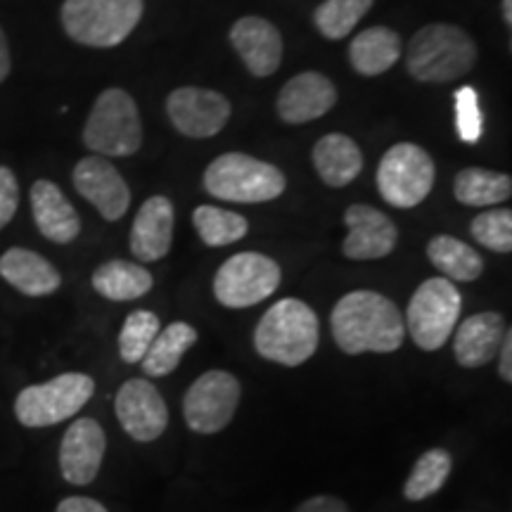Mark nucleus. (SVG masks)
<instances>
[{"label": "nucleus", "mask_w": 512, "mask_h": 512, "mask_svg": "<svg viewBox=\"0 0 512 512\" xmlns=\"http://www.w3.org/2000/svg\"><path fill=\"white\" fill-rule=\"evenodd\" d=\"M330 330L337 347L349 356L394 354L406 339L399 306L373 290L344 294L330 313Z\"/></svg>", "instance_id": "nucleus-1"}, {"label": "nucleus", "mask_w": 512, "mask_h": 512, "mask_svg": "<svg viewBox=\"0 0 512 512\" xmlns=\"http://www.w3.org/2000/svg\"><path fill=\"white\" fill-rule=\"evenodd\" d=\"M318 316L302 299H280L264 313L254 330V349L278 366H304L318 351Z\"/></svg>", "instance_id": "nucleus-2"}, {"label": "nucleus", "mask_w": 512, "mask_h": 512, "mask_svg": "<svg viewBox=\"0 0 512 512\" xmlns=\"http://www.w3.org/2000/svg\"><path fill=\"white\" fill-rule=\"evenodd\" d=\"M477 64V46L456 24H427L408 43L406 69L425 83H448Z\"/></svg>", "instance_id": "nucleus-3"}, {"label": "nucleus", "mask_w": 512, "mask_h": 512, "mask_svg": "<svg viewBox=\"0 0 512 512\" xmlns=\"http://www.w3.org/2000/svg\"><path fill=\"white\" fill-rule=\"evenodd\" d=\"M62 27L81 46L114 48L143 17V0H64Z\"/></svg>", "instance_id": "nucleus-4"}, {"label": "nucleus", "mask_w": 512, "mask_h": 512, "mask_svg": "<svg viewBox=\"0 0 512 512\" xmlns=\"http://www.w3.org/2000/svg\"><path fill=\"white\" fill-rule=\"evenodd\" d=\"M287 188L283 171L242 152H228L204 171V190L223 202L259 204L278 200Z\"/></svg>", "instance_id": "nucleus-5"}, {"label": "nucleus", "mask_w": 512, "mask_h": 512, "mask_svg": "<svg viewBox=\"0 0 512 512\" xmlns=\"http://www.w3.org/2000/svg\"><path fill=\"white\" fill-rule=\"evenodd\" d=\"M83 143L98 157L136 155L143 145L136 100L121 88L102 91L83 126Z\"/></svg>", "instance_id": "nucleus-6"}, {"label": "nucleus", "mask_w": 512, "mask_h": 512, "mask_svg": "<svg viewBox=\"0 0 512 512\" xmlns=\"http://www.w3.org/2000/svg\"><path fill=\"white\" fill-rule=\"evenodd\" d=\"M460 309L463 297L458 287L448 278H430L413 292L403 323L422 351H437L460 323Z\"/></svg>", "instance_id": "nucleus-7"}, {"label": "nucleus", "mask_w": 512, "mask_h": 512, "mask_svg": "<svg viewBox=\"0 0 512 512\" xmlns=\"http://www.w3.org/2000/svg\"><path fill=\"white\" fill-rule=\"evenodd\" d=\"M95 380L86 373H64L43 384L22 389L15 401V415L24 427H53L76 413L91 401Z\"/></svg>", "instance_id": "nucleus-8"}, {"label": "nucleus", "mask_w": 512, "mask_h": 512, "mask_svg": "<svg viewBox=\"0 0 512 512\" xmlns=\"http://www.w3.org/2000/svg\"><path fill=\"white\" fill-rule=\"evenodd\" d=\"M434 185V162L427 150L399 143L384 152L377 166V190L389 207L413 209L427 200Z\"/></svg>", "instance_id": "nucleus-9"}, {"label": "nucleus", "mask_w": 512, "mask_h": 512, "mask_svg": "<svg viewBox=\"0 0 512 512\" xmlns=\"http://www.w3.org/2000/svg\"><path fill=\"white\" fill-rule=\"evenodd\" d=\"M280 287V266L271 256L259 252H240L216 271L214 297L228 309H247Z\"/></svg>", "instance_id": "nucleus-10"}, {"label": "nucleus", "mask_w": 512, "mask_h": 512, "mask_svg": "<svg viewBox=\"0 0 512 512\" xmlns=\"http://www.w3.org/2000/svg\"><path fill=\"white\" fill-rule=\"evenodd\" d=\"M240 380L226 370H209L190 384L183 415L192 432L216 434L233 422L240 406Z\"/></svg>", "instance_id": "nucleus-11"}, {"label": "nucleus", "mask_w": 512, "mask_h": 512, "mask_svg": "<svg viewBox=\"0 0 512 512\" xmlns=\"http://www.w3.org/2000/svg\"><path fill=\"white\" fill-rule=\"evenodd\" d=\"M117 420L128 437L140 444H150L162 437L169 427V408L159 389L145 377H131L119 387L114 399Z\"/></svg>", "instance_id": "nucleus-12"}, {"label": "nucleus", "mask_w": 512, "mask_h": 512, "mask_svg": "<svg viewBox=\"0 0 512 512\" xmlns=\"http://www.w3.org/2000/svg\"><path fill=\"white\" fill-rule=\"evenodd\" d=\"M230 112L233 107L228 98L209 91V88H176L166 100V114H169L171 124L188 138L216 136L228 124Z\"/></svg>", "instance_id": "nucleus-13"}, {"label": "nucleus", "mask_w": 512, "mask_h": 512, "mask_svg": "<svg viewBox=\"0 0 512 512\" xmlns=\"http://www.w3.org/2000/svg\"><path fill=\"white\" fill-rule=\"evenodd\" d=\"M344 226H347V240L342 252L351 261L384 259L394 252L399 240V230L392 219L368 204H351L344 211Z\"/></svg>", "instance_id": "nucleus-14"}, {"label": "nucleus", "mask_w": 512, "mask_h": 512, "mask_svg": "<svg viewBox=\"0 0 512 512\" xmlns=\"http://www.w3.org/2000/svg\"><path fill=\"white\" fill-rule=\"evenodd\" d=\"M74 188L105 221H119L131 204V190L114 166L102 157H86L74 169Z\"/></svg>", "instance_id": "nucleus-15"}, {"label": "nucleus", "mask_w": 512, "mask_h": 512, "mask_svg": "<svg viewBox=\"0 0 512 512\" xmlns=\"http://www.w3.org/2000/svg\"><path fill=\"white\" fill-rule=\"evenodd\" d=\"M105 451L107 437L98 420L79 418L72 422L60 444L62 477L74 486H88L98 477Z\"/></svg>", "instance_id": "nucleus-16"}, {"label": "nucleus", "mask_w": 512, "mask_h": 512, "mask_svg": "<svg viewBox=\"0 0 512 512\" xmlns=\"http://www.w3.org/2000/svg\"><path fill=\"white\" fill-rule=\"evenodd\" d=\"M335 102L337 91L328 76L304 72L285 83L275 107H278L280 119L287 124H306V121L328 114L335 107Z\"/></svg>", "instance_id": "nucleus-17"}, {"label": "nucleus", "mask_w": 512, "mask_h": 512, "mask_svg": "<svg viewBox=\"0 0 512 512\" xmlns=\"http://www.w3.org/2000/svg\"><path fill=\"white\" fill-rule=\"evenodd\" d=\"M230 41L249 74L271 76L283 62V38L264 17H242L230 29Z\"/></svg>", "instance_id": "nucleus-18"}, {"label": "nucleus", "mask_w": 512, "mask_h": 512, "mask_svg": "<svg viewBox=\"0 0 512 512\" xmlns=\"http://www.w3.org/2000/svg\"><path fill=\"white\" fill-rule=\"evenodd\" d=\"M174 204L169 197L155 195L138 209L131 228V254L140 264L164 259L174 242Z\"/></svg>", "instance_id": "nucleus-19"}, {"label": "nucleus", "mask_w": 512, "mask_h": 512, "mask_svg": "<svg viewBox=\"0 0 512 512\" xmlns=\"http://www.w3.org/2000/svg\"><path fill=\"white\" fill-rule=\"evenodd\" d=\"M505 320L501 313L484 311L465 318L453 330V354L463 368H482L494 361L503 344Z\"/></svg>", "instance_id": "nucleus-20"}, {"label": "nucleus", "mask_w": 512, "mask_h": 512, "mask_svg": "<svg viewBox=\"0 0 512 512\" xmlns=\"http://www.w3.org/2000/svg\"><path fill=\"white\" fill-rule=\"evenodd\" d=\"M31 211L38 233L55 245H69L79 238L81 219L53 181H36L31 188Z\"/></svg>", "instance_id": "nucleus-21"}, {"label": "nucleus", "mask_w": 512, "mask_h": 512, "mask_svg": "<svg viewBox=\"0 0 512 512\" xmlns=\"http://www.w3.org/2000/svg\"><path fill=\"white\" fill-rule=\"evenodd\" d=\"M0 278L27 297H48L60 290L62 275L41 254L12 247L0 256Z\"/></svg>", "instance_id": "nucleus-22"}, {"label": "nucleus", "mask_w": 512, "mask_h": 512, "mask_svg": "<svg viewBox=\"0 0 512 512\" xmlns=\"http://www.w3.org/2000/svg\"><path fill=\"white\" fill-rule=\"evenodd\" d=\"M313 166H316L320 181L330 188H344L363 169V152L344 133L323 136L313 147Z\"/></svg>", "instance_id": "nucleus-23"}, {"label": "nucleus", "mask_w": 512, "mask_h": 512, "mask_svg": "<svg viewBox=\"0 0 512 512\" xmlns=\"http://www.w3.org/2000/svg\"><path fill=\"white\" fill-rule=\"evenodd\" d=\"M401 48V36L396 31L387 27H370L351 41V67L363 76H380L399 62Z\"/></svg>", "instance_id": "nucleus-24"}, {"label": "nucleus", "mask_w": 512, "mask_h": 512, "mask_svg": "<svg viewBox=\"0 0 512 512\" xmlns=\"http://www.w3.org/2000/svg\"><path fill=\"white\" fill-rule=\"evenodd\" d=\"M93 290L110 302H133L152 290V273L133 261L114 259L95 268Z\"/></svg>", "instance_id": "nucleus-25"}, {"label": "nucleus", "mask_w": 512, "mask_h": 512, "mask_svg": "<svg viewBox=\"0 0 512 512\" xmlns=\"http://www.w3.org/2000/svg\"><path fill=\"white\" fill-rule=\"evenodd\" d=\"M197 330L190 323L176 320L169 323L164 330H159L155 342L150 344L147 354L143 356V375L145 377H166L171 375L181 363L185 351L195 347L197 342Z\"/></svg>", "instance_id": "nucleus-26"}, {"label": "nucleus", "mask_w": 512, "mask_h": 512, "mask_svg": "<svg viewBox=\"0 0 512 512\" xmlns=\"http://www.w3.org/2000/svg\"><path fill=\"white\" fill-rule=\"evenodd\" d=\"M427 256L432 266L444 273V278L456 283H472L484 271V259L477 249L451 235H434L427 245Z\"/></svg>", "instance_id": "nucleus-27"}, {"label": "nucleus", "mask_w": 512, "mask_h": 512, "mask_svg": "<svg viewBox=\"0 0 512 512\" xmlns=\"http://www.w3.org/2000/svg\"><path fill=\"white\" fill-rule=\"evenodd\" d=\"M456 200L465 207H494L510 200L512 181L508 174H498L491 169H463L456 176Z\"/></svg>", "instance_id": "nucleus-28"}, {"label": "nucleus", "mask_w": 512, "mask_h": 512, "mask_svg": "<svg viewBox=\"0 0 512 512\" xmlns=\"http://www.w3.org/2000/svg\"><path fill=\"white\" fill-rule=\"evenodd\" d=\"M192 223H195L197 235L207 247L235 245L245 238L249 230V221L238 211L211 207V204L197 207L192 214Z\"/></svg>", "instance_id": "nucleus-29"}, {"label": "nucleus", "mask_w": 512, "mask_h": 512, "mask_svg": "<svg viewBox=\"0 0 512 512\" xmlns=\"http://www.w3.org/2000/svg\"><path fill=\"white\" fill-rule=\"evenodd\" d=\"M448 475H451V453L446 448H430L415 460L411 475L403 484V496L413 503L425 501L444 489Z\"/></svg>", "instance_id": "nucleus-30"}, {"label": "nucleus", "mask_w": 512, "mask_h": 512, "mask_svg": "<svg viewBox=\"0 0 512 512\" xmlns=\"http://www.w3.org/2000/svg\"><path fill=\"white\" fill-rule=\"evenodd\" d=\"M373 8V0H325L313 12V24L330 41L349 36L351 29Z\"/></svg>", "instance_id": "nucleus-31"}, {"label": "nucleus", "mask_w": 512, "mask_h": 512, "mask_svg": "<svg viewBox=\"0 0 512 512\" xmlns=\"http://www.w3.org/2000/svg\"><path fill=\"white\" fill-rule=\"evenodd\" d=\"M162 330L157 313L138 309L128 313L124 320V328L119 332V356L124 363H140L143 356L150 349V344L155 342V337Z\"/></svg>", "instance_id": "nucleus-32"}, {"label": "nucleus", "mask_w": 512, "mask_h": 512, "mask_svg": "<svg viewBox=\"0 0 512 512\" xmlns=\"http://www.w3.org/2000/svg\"><path fill=\"white\" fill-rule=\"evenodd\" d=\"M472 238L479 245L498 254L512 252V211L510 209H491L482 211L470 226Z\"/></svg>", "instance_id": "nucleus-33"}, {"label": "nucleus", "mask_w": 512, "mask_h": 512, "mask_svg": "<svg viewBox=\"0 0 512 512\" xmlns=\"http://www.w3.org/2000/svg\"><path fill=\"white\" fill-rule=\"evenodd\" d=\"M456 126L463 143L475 145L479 143V138H482L484 119L482 110H479L477 91L472 86L458 88L456 91Z\"/></svg>", "instance_id": "nucleus-34"}, {"label": "nucleus", "mask_w": 512, "mask_h": 512, "mask_svg": "<svg viewBox=\"0 0 512 512\" xmlns=\"http://www.w3.org/2000/svg\"><path fill=\"white\" fill-rule=\"evenodd\" d=\"M19 207V185L8 166H0V230L15 219Z\"/></svg>", "instance_id": "nucleus-35"}, {"label": "nucleus", "mask_w": 512, "mask_h": 512, "mask_svg": "<svg viewBox=\"0 0 512 512\" xmlns=\"http://www.w3.org/2000/svg\"><path fill=\"white\" fill-rule=\"evenodd\" d=\"M294 512H351V510L342 498L320 494V496L309 498V501H304Z\"/></svg>", "instance_id": "nucleus-36"}, {"label": "nucleus", "mask_w": 512, "mask_h": 512, "mask_svg": "<svg viewBox=\"0 0 512 512\" xmlns=\"http://www.w3.org/2000/svg\"><path fill=\"white\" fill-rule=\"evenodd\" d=\"M55 512H107V508L95 501V498L72 496V498H64V501L57 505Z\"/></svg>", "instance_id": "nucleus-37"}, {"label": "nucleus", "mask_w": 512, "mask_h": 512, "mask_svg": "<svg viewBox=\"0 0 512 512\" xmlns=\"http://www.w3.org/2000/svg\"><path fill=\"white\" fill-rule=\"evenodd\" d=\"M496 356H498V375L510 384L512 382V330L510 328H505L503 344Z\"/></svg>", "instance_id": "nucleus-38"}, {"label": "nucleus", "mask_w": 512, "mask_h": 512, "mask_svg": "<svg viewBox=\"0 0 512 512\" xmlns=\"http://www.w3.org/2000/svg\"><path fill=\"white\" fill-rule=\"evenodd\" d=\"M10 48H8V38H5V31L0 27V83L8 79L10 74Z\"/></svg>", "instance_id": "nucleus-39"}, {"label": "nucleus", "mask_w": 512, "mask_h": 512, "mask_svg": "<svg viewBox=\"0 0 512 512\" xmlns=\"http://www.w3.org/2000/svg\"><path fill=\"white\" fill-rule=\"evenodd\" d=\"M503 19H505V24H512V0H503Z\"/></svg>", "instance_id": "nucleus-40"}]
</instances>
